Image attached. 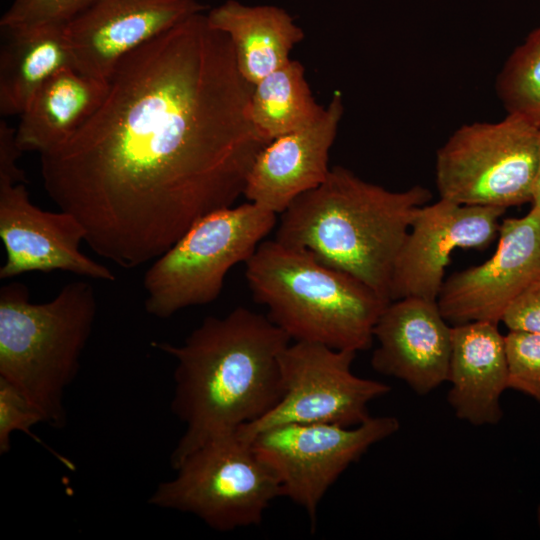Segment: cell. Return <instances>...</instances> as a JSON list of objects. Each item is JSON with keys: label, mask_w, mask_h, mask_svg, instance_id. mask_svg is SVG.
Segmentation results:
<instances>
[{"label": "cell", "mask_w": 540, "mask_h": 540, "mask_svg": "<svg viewBox=\"0 0 540 540\" xmlns=\"http://www.w3.org/2000/svg\"><path fill=\"white\" fill-rule=\"evenodd\" d=\"M252 91L228 36L194 14L122 58L97 111L40 154L45 191L98 256L125 269L154 261L244 195L270 142L251 120Z\"/></svg>", "instance_id": "1"}, {"label": "cell", "mask_w": 540, "mask_h": 540, "mask_svg": "<svg viewBox=\"0 0 540 540\" xmlns=\"http://www.w3.org/2000/svg\"><path fill=\"white\" fill-rule=\"evenodd\" d=\"M291 341L267 315L237 307L206 317L180 345L152 342L175 360L171 410L185 429L170 456L173 469L205 442L257 421L277 404L280 355Z\"/></svg>", "instance_id": "2"}, {"label": "cell", "mask_w": 540, "mask_h": 540, "mask_svg": "<svg viewBox=\"0 0 540 540\" xmlns=\"http://www.w3.org/2000/svg\"><path fill=\"white\" fill-rule=\"evenodd\" d=\"M432 193L420 185L391 191L342 166L280 214L276 240L311 253L390 300L398 253Z\"/></svg>", "instance_id": "3"}, {"label": "cell", "mask_w": 540, "mask_h": 540, "mask_svg": "<svg viewBox=\"0 0 540 540\" xmlns=\"http://www.w3.org/2000/svg\"><path fill=\"white\" fill-rule=\"evenodd\" d=\"M254 300L292 341L338 350H368L374 327L390 300L311 253L264 240L245 263Z\"/></svg>", "instance_id": "4"}, {"label": "cell", "mask_w": 540, "mask_h": 540, "mask_svg": "<svg viewBox=\"0 0 540 540\" xmlns=\"http://www.w3.org/2000/svg\"><path fill=\"white\" fill-rule=\"evenodd\" d=\"M96 313V293L87 281L67 283L43 303H33L23 283L0 288V377L53 427L66 424L64 394L80 369Z\"/></svg>", "instance_id": "5"}, {"label": "cell", "mask_w": 540, "mask_h": 540, "mask_svg": "<svg viewBox=\"0 0 540 540\" xmlns=\"http://www.w3.org/2000/svg\"><path fill=\"white\" fill-rule=\"evenodd\" d=\"M277 216L248 201L197 220L144 274L146 312L166 319L215 301L229 270L250 259L276 227Z\"/></svg>", "instance_id": "6"}, {"label": "cell", "mask_w": 540, "mask_h": 540, "mask_svg": "<svg viewBox=\"0 0 540 540\" xmlns=\"http://www.w3.org/2000/svg\"><path fill=\"white\" fill-rule=\"evenodd\" d=\"M174 470L148 503L193 515L218 532L259 525L271 502L283 496L272 470L238 431L205 442Z\"/></svg>", "instance_id": "7"}, {"label": "cell", "mask_w": 540, "mask_h": 540, "mask_svg": "<svg viewBox=\"0 0 540 540\" xmlns=\"http://www.w3.org/2000/svg\"><path fill=\"white\" fill-rule=\"evenodd\" d=\"M540 163V127L514 115L456 129L437 150L441 199L507 209L531 203Z\"/></svg>", "instance_id": "8"}, {"label": "cell", "mask_w": 540, "mask_h": 540, "mask_svg": "<svg viewBox=\"0 0 540 540\" xmlns=\"http://www.w3.org/2000/svg\"><path fill=\"white\" fill-rule=\"evenodd\" d=\"M356 352L323 344L291 341L280 355L282 396L257 421L239 428L250 441L257 433L286 424L356 426L369 417V404L390 387L355 375Z\"/></svg>", "instance_id": "9"}, {"label": "cell", "mask_w": 540, "mask_h": 540, "mask_svg": "<svg viewBox=\"0 0 540 540\" xmlns=\"http://www.w3.org/2000/svg\"><path fill=\"white\" fill-rule=\"evenodd\" d=\"M393 416H370L356 426L286 424L252 437V447L279 481L283 497L303 508L315 523L330 487L374 444L395 434Z\"/></svg>", "instance_id": "10"}, {"label": "cell", "mask_w": 540, "mask_h": 540, "mask_svg": "<svg viewBox=\"0 0 540 540\" xmlns=\"http://www.w3.org/2000/svg\"><path fill=\"white\" fill-rule=\"evenodd\" d=\"M540 279V213L506 218L494 254L484 263L445 279L437 304L453 325L499 323L511 303Z\"/></svg>", "instance_id": "11"}, {"label": "cell", "mask_w": 540, "mask_h": 540, "mask_svg": "<svg viewBox=\"0 0 540 540\" xmlns=\"http://www.w3.org/2000/svg\"><path fill=\"white\" fill-rule=\"evenodd\" d=\"M505 211L441 198L422 206L394 265L391 301L405 297L437 300L453 251L487 248L498 238L499 220Z\"/></svg>", "instance_id": "12"}, {"label": "cell", "mask_w": 540, "mask_h": 540, "mask_svg": "<svg viewBox=\"0 0 540 540\" xmlns=\"http://www.w3.org/2000/svg\"><path fill=\"white\" fill-rule=\"evenodd\" d=\"M0 237L6 260L0 279L28 272L66 271L113 282L115 275L80 250L86 231L71 213L42 210L31 202L26 182L0 180Z\"/></svg>", "instance_id": "13"}, {"label": "cell", "mask_w": 540, "mask_h": 540, "mask_svg": "<svg viewBox=\"0 0 540 540\" xmlns=\"http://www.w3.org/2000/svg\"><path fill=\"white\" fill-rule=\"evenodd\" d=\"M207 8L198 0H96L66 25L75 69L108 81L122 58Z\"/></svg>", "instance_id": "14"}, {"label": "cell", "mask_w": 540, "mask_h": 540, "mask_svg": "<svg viewBox=\"0 0 540 540\" xmlns=\"http://www.w3.org/2000/svg\"><path fill=\"white\" fill-rule=\"evenodd\" d=\"M451 331L437 300H392L374 327L377 346L371 357L372 367L405 382L419 395L429 394L447 382Z\"/></svg>", "instance_id": "15"}, {"label": "cell", "mask_w": 540, "mask_h": 540, "mask_svg": "<svg viewBox=\"0 0 540 540\" xmlns=\"http://www.w3.org/2000/svg\"><path fill=\"white\" fill-rule=\"evenodd\" d=\"M343 110L341 93L335 92L318 121L271 140L256 157L243 196L280 215L297 197L319 186L330 170L329 151Z\"/></svg>", "instance_id": "16"}, {"label": "cell", "mask_w": 540, "mask_h": 540, "mask_svg": "<svg viewBox=\"0 0 540 540\" xmlns=\"http://www.w3.org/2000/svg\"><path fill=\"white\" fill-rule=\"evenodd\" d=\"M498 324L473 321L452 326L447 401L457 418L474 426L496 425L500 399L509 389L505 335Z\"/></svg>", "instance_id": "17"}, {"label": "cell", "mask_w": 540, "mask_h": 540, "mask_svg": "<svg viewBox=\"0 0 540 540\" xmlns=\"http://www.w3.org/2000/svg\"><path fill=\"white\" fill-rule=\"evenodd\" d=\"M108 81L66 67L34 94L19 115L16 142L22 152L52 151L70 139L97 111Z\"/></svg>", "instance_id": "18"}, {"label": "cell", "mask_w": 540, "mask_h": 540, "mask_svg": "<svg viewBox=\"0 0 540 540\" xmlns=\"http://www.w3.org/2000/svg\"><path fill=\"white\" fill-rule=\"evenodd\" d=\"M0 114L20 115L53 75L74 67L64 25L0 26Z\"/></svg>", "instance_id": "19"}, {"label": "cell", "mask_w": 540, "mask_h": 540, "mask_svg": "<svg viewBox=\"0 0 540 540\" xmlns=\"http://www.w3.org/2000/svg\"><path fill=\"white\" fill-rule=\"evenodd\" d=\"M207 17L212 27L228 36L240 73L253 85L286 64L293 47L304 38L289 13L274 5L227 0Z\"/></svg>", "instance_id": "20"}, {"label": "cell", "mask_w": 540, "mask_h": 540, "mask_svg": "<svg viewBox=\"0 0 540 540\" xmlns=\"http://www.w3.org/2000/svg\"><path fill=\"white\" fill-rule=\"evenodd\" d=\"M325 111L315 101L305 69L296 60L290 59L253 85L250 117L270 141L314 124Z\"/></svg>", "instance_id": "21"}, {"label": "cell", "mask_w": 540, "mask_h": 540, "mask_svg": "<svg viewBox=\"0 0 540 540\" xmlns=\"http://www.w3.org/2000/svg\"><path fill=\"white\" fill-rule=\"evenodd\" d=\"M507 114L540 127V26L505 61L495 82Z\"/></svg>", "instance_id": "22"}, {"label": "cell", "mask_w": 540, "mask_h": 540, "mask_svg": "<svg viewBox=\"0 0 540 540\" xmlns=\"http://www.w3.org/2000/svg\"><path fill=\"white\" fill-rule=\"evenodd\" d=\"M509 389L540 402V334L509 331L505 335Z\"/></svg>", "instance_id": "23"}, {"label": "cell", "mask_w": 540, "mask_h": 540, "mask_svg": "<svg viewBox=\"0 0 540 540\" xmlns=\"http://www.w3.org/2000/svg\"><path fill=\"white\" fill-rule=\"evenodd\" d=\"M96 0H13L0 26H66Z\"/></svg>", "instance_id": "24"}, {"label": "cell", "mask_w": 540, "mask_h": 540, "mask_svg": "<svg viewBox=\"0 0 540 540\" xmlns=\"http://www.w3.org/2000/svg\"><path fill=\"white\" fill-rule=\"evenodd\" d=\"M45 422L40 410L13 384L0 377V453L11 448V437L15 432L29 436L35 425Z\"/></svg>", "instance_id": "25"}, {"label": "cell", "mask_w": 540, "mask_h": 540, "mask_svg": "<svg viewBox=\"0 0 540 540\" xmlns=\"http://www.w3.org/2000/svg\"><path fill=\"white\" fill-rule=\"evenodd\" d=\"M501 322L509 331L540 334V279L511 303Z\"/></svg>", "instance_id": "26"}, {"label": "cell", "mask_w": 540, "mask_h": 540, "mask_svg": "<svg viewBox=\"0 0 540 540\" xmlns=\"http://www.w3.org/2000/svg\"><path fill=\"white\" fill-rule=\"evenodd\" d=\"M22 151L16 142V129L6 121H0V180L12 183L26 182L24 172L17 161Z\"/></svg>", "instance_id": "27"}, {"label": "cell", "mask_w": 540, "mask_h": 540, "mask_svg": "<svg viewBox=\"0 0 540 540\" xmlns=\"http://www.w3.org/2000/svg\"><path fill=\"white\" fill-rule=\"evenodd\" d=\"M530 209L540 213V163Z\"/></svg>", "instance_id": "28"}, {"label": "cell", "mask_w": 540, "mask_h": 540, "mask_svg": "<svg viewBox=\"0 0 540 540\" xmlns=\"http://www.w3.org/2000/svg\"><path fill=\"white\" fill-rule=\"evenodd\" d=\"M536 522L540 532V503L538 504V507L536 509Z\"/></svg>", "instance_id": "29"}]
</instances>
